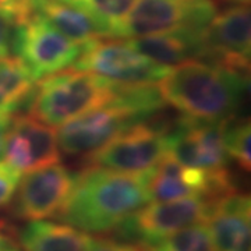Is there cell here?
<instances>
[{
	"instance_id": "cell-12",
	"label": "cell",
	"mask_w": 251,
	"mask_h": 251,
	"mask_svg": "<svg viewBox=\"0 0 251 251\" xmlns=\"http://www.w3.org/2000/svg\"><path fill=\"white\" fill-rule=\"evenodd\" d=\"M138 122H143V119L112 102L64 123L57 134L59 150L69 156H88Z\"/></svg>"
},
{
	"instance_id": "cell-13",
	"label": "cell",
	"mask_w": 251,
	"mask_h": 251,
	"mask_svg": "<svg viewBox=\"0 0 251 251\" xmlns=\"http://www.w3.org/2000/svg\"><path fill=\"white\" fill-rule=\"evenodd\" d=\"M225 122H197L181 117L169 133L168 153L186 166L202 171L226 169Z\"/></svg>"
},
{
	"instance_id": "cell-4",
	"label": "cell",
	"mask_w": 251,
	"mask_h": 251,
	"mask_svg": "<svg viewBox=\"0 0 251 251\" xmlns=\"http://www.w3.org/2000/svg\"><path fill=\"white\" fill-rule=\"evenodd\" d=\"M215 14L214 0H135L113 38H140L177 29L202 35Z\"/></svg>"
},
{
	"instance_id": "cell-19",
	"label": "cell",
	"mask_w": 251,
	"mask_h": 251,
	"mask_svg": "<svg viewBox=\"0 0 251 251\" xmlns=\"http://www.w3.org/2000/svg\"><path fill=\"white\" fill-rule=\"evenodd\" d=\"M78 7L108 29L109 38H113L116 28L123 23L135 0H63Z\"/></svg>"
},
{
	"instance_id": "cell-6",
	"label": "cell",
	"mask_w": 251,
	"mask_h": 251,
	"mask_svg": "<svg viewBox=\"0 0 251 251\" xmlns=\"http://www.w3.org/2000/svg\"><path fill=\"white\" fill-rule=\"evenodd\" d=\"M74 69L97 74L105 80L123 85L156 84L171 67L151 60L130 42L94 39L84 44Z\"/></svg>"
},
{
	"instance_id": "cell-27",
	"label": "cell",
	"mask_w": 251,
	"mask_h": 251,
	"mask_svg": "<svg viewBox=\"0 0 251 251\" xmlns=\"http://www.w3.org/2000/svg\"><path fill=\"white\" fill-rule=\"evenodd\" d=\"M0 251H21L10 236L1 232V227H0Z\"/></svg>"
},
{
	"instance_id": "cell-17",
	"label": "cell",
	"mask_w": 251,
	"mask_h": 251,
	"mask_svg": "<svg viewBox=\"0 0 251 251\" xmlns=\"http://www.w3.org/2000/svg\"><path fill=\"white\" fill-rule=\"evenodd\" d=\"M94 237L72 225L29 221L20 233L24 251H90Z\"/></svg>"
},
{
	"instance_id": "cell-24",
	"label": "cell",
	"mask_w": 251,
	"mask_h": 251,
	"mask_svg": "<svg viewBox=\"0 0 251 251\" xmlns=\"http://www.w3.org/2000/svg\"><path fill=\"white\" fill-rule=\"evenodd\" d=\"M90 251H150V249L131 242L125 243L109 239H94Z\"/></svg>"
},
{
	"instance_id": "cell-8",
	"label": "cell",
	"mask_w": 251,
	"mask_h": 251,
	"mask_svg": "<svg viewBox=\"0 0 251 251\" xmlns=\"http://www.w3.org/2000/svg\"><path fill=\"white\" fill-rule=\"evenodd\" d=\"M82 46L32 13L20 24L13 52L39 80L73 66Z\"/></svg>"
},
{
	"instance_id": "cell-9",
	"label": "cell",
	"mask_w": 251,
	"mask_h": 251,
	"mask_svg": "<svg viewBox=\"0 0 251 251\" xmlns=\"http://www.w3.org/2000/svg\"><path fill=\"white\" fill-rule=\"evenodd\" d=\"M151 201H173L187 197L219 200L236 191L227 169L202 171L190 168L166 153L148 176Z\"/></svg>"
},
{
	"instance_id": "cell-26",
	"label": "cell",
	"mask_w": 251,
	"mask_h": 251,
	"mask_svg": "<svg viewBox=\"0 0 251 251\" xmlns=\"http://www.w3.org/2000/svg\"><path fill=\"white\" fill-rule=\"evenodd\" d=\"M11 117L6 115H0V159L4 155V147H6V137L9 131L10 123H11Z\"/></svg>"
},
{
	"instance_id": "cell-21",
	"label": "cell",
	"mask_w": 251,
	"mask_h": 251,
	"mask_svg": "<svg viewBox=\"0 0 251 251\" xmlns=\"http://www.w3.org/2000/svg\"><path fill=\"white\" fill-rule=\"evenodd\" d=\"M251 127L250 122L232 117L225 123V145L230 159H233L243 171L251 169L250 155Z\"/></svg>"
},
{
	"instance_id": "cell-5",
	"label": "cell",
	"mask_w": 251,
	"mask_h": 251,
	"mask_svg": "<svg viewBox=\"0 0 251 251\" xmlns=\"http://www.w3.org/2000/svg\"><path fill=\"white\" fill-rule=\"evenodd\" d=\"M172 128L163 125L134 123L88 155V166L133 175L148 173L168 153Z\"/></svg>"
},
{
	"instance_id": "cell-16",
	"label": "cell",
	"mask_w": 251,
	"mask_h": 251,
	"mask_svg": "<svg viewBox=\"0 0 251 251\" xmlns=\"http://www.w3.org/2000/svg\"><path fill=\"white\" fill-rule=\"evenodd\" d=\"M138 52L153 62L173 67L191 59L202 57V35L186 29L133 38L128 41Z\"/></svg>"
},
{
	"instance_id": "cell-2",
	"label": "cell",
	"mask_w": 251,
	"mask_h": 251,
	"mask_svg": "<svg viewBox=\"0 0 251 251\" xmlns=\"http://www.w3.org/2000/svg\"><path fill=\"white\" fill-rule=\"evenodd\" d=\"M247 75L191 59L171 67L158 88L163 100L184 117L215 123L234 117L249 87Z\"/></svg>"
},
{
	"instance_id": "cell-22",
	"label": "cell",
	"mask_w": 251,
	"mask_h": 251,
	"mask_svg": "<svg viewBox=\"0 0 251 251\" xmlns=\"http://www.w3.org/2000/svg\"><path fill=\"white\" fill-rule=\"evenodd\" d=\"M24 20L25 18L17 11L0 7V57L9 56L10 52H13L18 27Z\"/></svg>"
},
{
	"instance_id": "cell-14",
	"label": "cell",
	"mask_w": 251,
	"mask_h": 251,
	"mask_svg": "<svg viewBox=\"0 0 251 251\" xmlns=\"http://www.w3.org/2000/svg\"><path fill=\"white\" fill-rule=\"evenodd\" d=\"M206 224L215 251H251L250 196L234 191L218 200Z\"/></svg>"
},
{
	"instance_id": "cell-1",
	"label": "cell",
	"mask_w": 251,
	"mask_h": 251,
	"mask_svg": "<svg viewBox=\"0 0 251 251\" xmlns=\"http://www.w3.org/2000/svg\"><path fill=\"white\" fill-rule=\"evenodd\" d=\"M148 173H122L88 166L75 175L72 194L57 219L90 233L115 230L151 202Z\"/></svg>"
},
{
	"instance_id": "cell-20",
	"label": "cell",
	"mask_w": 251,
	"mask_h": 251,
	"mask_svg": "<svg viewBox=\"0 0 251 251\" xmlns=\"http://www.w3.org/2000/svg\"><path fill=\"white\" fill-rule=\"evenodd\" d=\"M150 251H215L206 222L180 229L162 239Z\"/></svg>"
},
{
	"instance_id": "cell-28",
	"label": "cell",
	"mask_w": 251,
	"mask_h": 251,
	"mask_svg": "<svg viewBox=\"0 0 251 251\" xmlns=\"http://www.w3.org/2000/svg\"><path fill=\"white\" fill-rule=\"evenodd\" d=\"M219 1L230 6H249L250 3V0H219Z\"/></svg>"
},
{
	"instance_id": "cell-15",
	"label": "cell",
	"mask_w": 251,
	"mask_h": 251,
	"mask_svg": "<svg viewBox=\"0 0 251 251\" xmlns=\"http://www.w3.org/2000/svg\"><path fill=\"white\" fill-rule=\"evenodd\" d=\"M31 10L77 44L109 38L108 29L90 14L63 0H29Z\"/></svg>"
},
{
	"instance_id": "cell-11",
	"label": "cell",
	"mask_w": 251,
	"mask_h": 251,
	"mask_svg": "<svg viewBox=\"0 0 251 251\" xmlns=\"http://www.w3.org/2000/svg\"><path fill=\"white\" fill-rule=\"evenodd\" d=\"M74 183L75 175L60 163L27 172L18 183L14 214L27 221L57 218Z\"/></svg>"
},
{
	"instance_id": "cell-10",
	"label": "cell",
	"mask_w": 251,
	"mask_h": 251,
	"mask_svg": "<svg viewBox=\"0 0 251 251\" xmlns=\"http://www.w3.org/2000/svg\"><path fill=\"white\" fill-rule=\"evenodd\" d=\"M201 60L249 74L251 16L249 6H230L216 13L202 34Z\"/></svg>"
},
{
	"instance_id": "cell-25",
	"label": "cell",
	"mask_w": 251,
	"mask_h": 251,
	"mask_svg": "<svg viewBox=\"0 0 251 251\" xmlns=\"http://www.w3.org/2000/svg\"><path fill=\"white\" fill-rule=\"evenodd\" d=\"M0 7H7V9L14 10L24 18L29 17L32 14L29 0H0Z\"/></svg>"
},
{
	"instance_id": "cell-7",
	"label": "cell",
	"mask_w": 251,
	"mask_h": 251,
	"mask_svg": "<svg viewBox=\"0 0 251 251\" xmlns=\"http://www.w3.org/2000/svg\"><path fill=\"white\" fill-rule=\"evenodd\" d=\"M218 200L187 197L147 204L116 227L128 242L151 249L169 234L196 224L208 222Z\"/></svg>"
},
{
	"instance_id": "cell-23",
	"label": "cell",
	"mask_w": 251,
	"mask_h": 251,
	"mask_svg": "<svg viewBox=\"0 0 251 251\" xmlns=\"http://www.w3.org/2000/svg\"><path fill=\"white\" fill-rule=\"evenodd\" d=\"M21 173L13 169L9 163L0 162V208H4L11 202L17 191Z\"/></svg>"
},
{
	"instance_id": "cell-18",
	"label": "cell",
	"mask_w": 251,
	"mask_h": 251,
	"mask_svg": "<svg viewBox=\"0 0 251 251\" xmlns=\"http://www.w3.org/2000/svg\"><path fill=\"white\" fill-rule=\"evenodd\" d=\"M36 81L17 56L0 57V115L13 116L24 105L29 106Z\"/></svg>"
},
{
	"instance_id": "cell-3",
	"label": "cell",
	"mask_w": 251,
	"mask_h": 251,
	"mask_svg": "<svg viewBox=\"0 0 251 251\" xmlns=\"http://www.w3.org/2000/svg\"><path fill=\"white\" fill-rule=\"evenodd\" d=\"M117 84L78 69L62 70L38 82L29 115L60 127L82 113L106 106L116 98Z\"/></svg>"
}]
</instances>
